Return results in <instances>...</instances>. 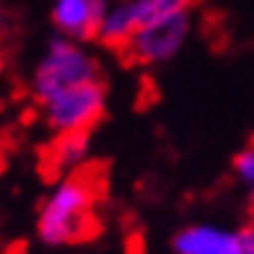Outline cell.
Instances as JSON below:
<instances>
[{
  "label": "cell",
  "mask_w": 254,
  "mask_h": 254,
  "mask_svg": "<svg viewBox=\"0 0 254 254\" xmlns=\"http://www.w3.org/2000/svg\"><path fill=\"white\" fill-rule=\"evenodd\" d=\"M5 26V10H3V3H0V29Z\"/></svg>",
  "instance_id": "cell-12"
},
{
  "label": "cell",
  "mask_w": 254,
  "mask_h": 254,
  "mask_svg": "<svg viewBox=\"0 0 254 254\" xmlns=\"http://www.w3.org/2000/svg\"><path fill=\"white\" fill-rule=\"evenodd\" d=\"M194 0H132L135 13L140 26L148 24V21L164 18V16H177V13H187L190 5Z\"/></svg>",
  "instance_id": "cell-9"
},
{
  "label": "cell",
  "mask_w": 254,
  "mask_h": 254,
  "mask_svg": "<svg viewBox=\"0 0 254 254\" xmlns=\"http://www.w3.org/2000/svg\"><path fill=\"white\" fill-rule=\"evenodd\" d=\"M187 31H190L187 13L148 21L135 31V37L125 47V52L135 63H164L182 50Z\"/></svg>",
  "instance_id": "cell-4"
},
{
  "label": "cell",
  "mask_w": 254,
  "mask_h": 254,
  "mask_svg": "<svg viewBox=\"0 0 254 254\" xmlns=\"http://www.w3.org/2000/svg\"><path fill=\"white\" fill-rule=\"evenodd\" d=\"M252 205H254V187H252Z\"/></svg>",
  "instance_id": "cell-14"
},
{
  "label": "cell",
  "mask_w": 254,
  "mask_h": 254,
  "mask_svg": "<svg viewBox=\"0 0 254 254\" xmlns=\"http://www.w3.org/2000/svg\"><path fill=\"white\" fill-rule=\"evenodd\" d=\"M88 153V132H57L47 148V169L52 174L73 171L86 161Z\"/></svg>",
  "instance_id": "cell-8"
},
{
  "label": "cell",
  "mask_w": 254,
  "mask_h": 254,
  "mask_svg": "<svg viewBox=\"0 0 254 254\" xmlns=\"http://www.w3.org/2000/svg\"><path fill=\"white\" fill-rule=\"evenodd\" d=\"M104 104H107V94L101 80H91L57 94L47 104H42V112L44 122L55 132H88L101 120Z\"/></svg>",
  "instance_id": "cell-3"
},
{
  "label": "cell",
  "mask_w": 254,
  "mask_h": 254,
  "mask_svg": "<svg viewBox=\"0 0 254 254\" xmlns=\"http://www.w3.org/2000/svg\"><path fill=\"white\" fill-rule=\"evenodd\" d=\"M0 75H3V60H0Z\"/></svg>",
  "instance_id": "cell-13"
},
{
  "label": "cell",
  "mask_w": 254,
  "mask_h": 254,
  "mask_svg": "<svg viewBox=\"0 0 254 254\" xmlns=\"http://www.w3.org/2000/svg\"><path fill=\"white\" fill-rule=\"evenodd\" d=\"M91 80H99L96 60L73 39L60 37L47 47L37 70H34L31 94L39 104H47L63 91L80 83H91Z\"/></svg>",
  "instance_id": "cell-2"
},
{
  "label": "cell",
  "mask_w": 254,
  "mask_h": 254,
  "mask_svg": "<svg viewBox=\"0 0 254 254\" xmlns=\"http://www.w3.org/2000/svg\"><path fill=\"white\" fill-rule=\"evenodd\" d=\"M96 194L99 187L86 174L65 177L42 202L37 231L50 247L75 244L96 234Z\"/></svg>",
  "instance_id": "cell-1"
},
{
  "label": "cell",
  "mask_w": 254,
  "mask_h": 254,
  "mask_svg": "<svg viewBox=\"0 0 254 254\" xmlns=\"http://www.w3.org/2000/svg\"><path fill=\"white\" fill-rule=\"evenodd\" d=\"M109 10V0H55L52 24L65 39L88 42L99 34V26Z\"/></svg>",
  "instance_id": "cell-5"
},
{
  "label": "cell",
  "mask_w": 254,
  "mask_h": 254,
  "mask_svg": "<svg viewBox=\"0 0 254 254\" xmlns=\"http://www.w3.org/2000/svg\"><path fill=\"white\" fill-rule=\"evenodd\" d=\"M140 29V21H137V13H135V5L132 0H125V3H117L107 10L101 26H99V34L96 39H101L107 47H114V50H125L130 39L135 37V31Z\"/></svg>",
  "instance_id": "cell-7"
},
{
  "label": "cell",
  "mask_w": 254,
  "mask_h": 254,
  "mask_svg": "<svg viewBox=\"0 0 254 254\" xmlns=\"http://www.w3.org/2000/svg\"><path fill=\"white\" fill-rule=\"evenodd\" d=\"M239 254H254V223L239 234Z\"/></svg>",
  "instance_id": "cell-11"
},
{
  "label": "cell",
  "mask_w": 254,
  "mask_h": 254,
  "mask_svg": "<svg viewBox=\"0 0 254 254\" xmlns=\"http://www.w3.org/2000/svg\"><path fill=\"white\" fill-rule=\"evenodd\" d=\"M234 169H236V177H239L241 182L249 184V187H254V145L244 148V151L236 156Z\"/></svg>",
  "instance_id": "cell-10"
},
{
  "label": "cell",
  "mask_w": 254,
  "mask_h": 254,
  "mask_svg": "<svg viewBox=\"0 0 254 254\" xmlns=\"http://www.w3.org/2000/svg\"><path fill=\"white\" fill-rule=\"evenodd\" d=\"M177 254H239V234L215 226H190L174 239Z\"/></svg>",
  "instance_id": "cell-6"
}]
</instances>
